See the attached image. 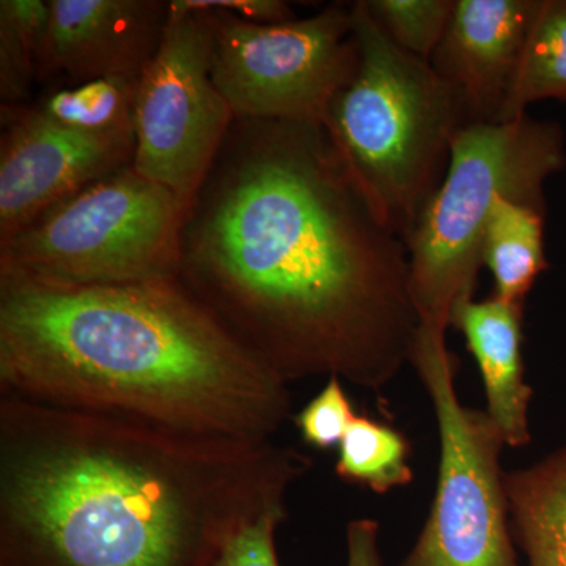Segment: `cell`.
I'll use <instances>...</instances> for the list:
<instances>
[{"label": "cell", "mask_w": 566, "mask_h": 566, "mask_svg": "<svg viewBox=\"0 0 566 566\" xmlns=\"http://www.w3.org/2000/svg\"><path fill=\"white\" fill-rule=\"evenodd\" d=\"M177 279L289 385L379 392L419 329L408 248L319 123L234 117L186 208Z\"/></svg>", "instance_id": "cell-1"}, {"label": "cell", "mask_w": 566, "mask_h": 566, "mask_svg": "<svg viewBox=\"0 0 566 566\" xmlns=\"http://www.w3.org/2000/svg\"><path fill=\"white\" fill-rule=\"evenodd\" d=\"M312 460L0 394V566H212Z\"/></svg>", "instance_id": "cell-2"}, {"label": "cell", "mask_w": 566, "mask_h": 566, "mask_svg": "<svg viewBox=\"0 0 566 566\" xmlns=\"http://www.w3.org/2000/svg\"><path fill=\"white\" fill-rule=\"evenodd\" d=\"M0 394L256 441L292 416L289 382L178 279L74 285L0 270Z\"/></svg>", "instance_id": "cell-3"}, {"label": "cell", "mask_w": 566, "mask_h": 566, "mask_svg": "<svg viewBox=\"0 0 566 566\" xmlns=\"http://www.w3.org/2000/svg\"><path fill=\"white\" fill-rule=\"evenodd\" d=\"M352 11L356 69L324 128L376 218L406 244L444 180L457 133L471 123L430 62L394 44L364 0Z\"/></svg>", "instance_id": "cell-4"}, {"label": "cell", "mask_w": 566, "mask_h": 566, "mask_svg": "<svg viewBox=\"0 0 566 566\" xmlns=\"http://www.w3.org/2000/svg\"><path fill=\"white\" fill-rule=\"evenodd\" d=\"M565 164L560 126L527 114L457 133L444 180L406 243L419 326L447 333L457 305L474 297L495 200L509 197L546 210L545 182Z\"/></svg>", "instance_id": "cell-5"}, {"label": "cell", "mask_w": 566, "mask_h": 566, "mask_svg": "<svg viewBox=\"0 0 566 566\" xmlns=\"http://www.w3.org/2000/svg\"><path fill=\"white\" fill-rule=\"evenodd\" d=\"M185 211L172 191L123 167L0 243V270L74 285L177 279Z\"/></svg>", "instance_id": "cell-6"}, {"label": "cell", "mask_w": 566, "mask_h": 566, "mask_svg": "<svg viewBox=\"0 0 566 566\" xmlns=\"http://www.w3.org/2000/svg\"><path fill=\"white\" fill-rule=\"evenodd\" d=\"M447 333L419 326L409 364L439 431V469L430 513L400 566H520L510 527L501 431L461 401L458 357Z\"/></svg>", "instance_id": "cell-7"}, {"label": "cell", "mask_w": 566, "mask_h": 566, "mask_svg": "<svg viewBox=\"0 0 566 566\" xmlns=\"http://www.w3.org/2000/svg\"><path fill=\"white\" fill-rule=\"evenodd\" d=\"M203 11H210L212 82L234 117L324 125L356 69L352 6L333 3L281 24Z\"/></svg>", "instance_id": "cell-8"}, {"label": "cell", "mask_w": 566, "mask_h": 566, "mask_svg": "<svg viewBox=\"0 0 566 566\" xmlns=\"http://www.w3.org/2000/svg\"><path fill=\"white\" fill-rule=\"evenodd\" d=\"M210 11L169 10L137 87L133 169L188 208L234 120L211 77Z\"/></svg>", "instance_id": "cell-9"}, {"label": "cell", "mask_w": 566, "mask_h": 566, "mask_svg": "<svg viewBox=\"0 0 566 566\" xmlns=\"http://www.w3.org/2000/svg\"><path fill=\"white\" fill-rule=\"evenodd\" d=\"M0 243L93 181L133 166L134 132H77L36 107L2 106Z\"/></svg>", "instance_id": "cell-10"}, {"label": "cell", "mask_w": 566, "mask_h": 566, "mask_svg": "<svg viewBox=\"0 0 566 566\" xmlns=\"http://www.w3.org/2000/svg\"><path fill=\"white\" fill-rule=\"evenodd\" d=\"M41 80L74 84L103 77L139 80L161 44L169 18L164 0H50Z\"/></svg>", "instance_id": "cell-11"}, {"label": "cell", "mask_w": 566, "mask_h": 566, "mask_svg": "<svg viewBox=\"0 0 566 566\" xmlns=\"http://www.w3.org/2000/svg\"><path fill=\"white\" fill-rule=\"evenodd\" d=\"M536 9L538 0H455L430 63L471 125L501 120Z\"/></svg>", "instance_id": "cell-12"}, {"label": "cell", "mask_w": 566, "mask_h": 566, "mask_svg": "<svg viewBox=\"0 0 566 566\" xmlns=\"http://www.w3.org/2000/svg\"><path fill=\"white\" fill-rule=\"evenodd\" d=\"M450 326L464 335L485 389V412L501 431L506 447L521 449L531 442L534 389L526 381L523 357L524 305L490 300L464 301L453 311Z\"/></svg>", "instance_id": "cell-13"}, {"label": "cell", "mask_w": 566, "mask_h": 566, "mask_svg": "<svg viewBox=\"0 0 566 566\" xmlns=\"http://www.w3.org/2000/svg\"><path fill=\"white\" fill-rule=\"evenodd\" d=\"M510 527L527 566H566V441L527 468L505 472Z\"/></svg>", "instance_id": "cell-14"}, {"label": "cell", "mask_w": 566, "mask_h": 566, "mask_svg": "<svg viewBox=\"0 0 566 566\" xmlns=\"http://www.w3.org/2000/svg\"><path fill=\"white\" fill-rule=\"evenodd\" d=\"M546 210L495 200L482 240V264L494 279V297L526 305L527 294L549 268L545 253Z\"/></svg>", "instance_id": "cell-15"}, {"label": "cell", "mask_w": 566, "mask_h": 566, "mask_svg": "<svg viewBox=\"0 0 566 566\" xmlns=\"http://www.w3.org/2000/svg\"><path fill=\"white\" fill-rule=\"evenodd\" d=\"M543 99L566 103V0H538L526 48L499 123Z\"/></svg>", "instance_id": "cell-16"}, {"label": "cell", "mask_w": 566, "mask_h": 566, "mask_svg": "<svg viewBox=\"0 0 566 566\" xmlns=\"http://www.w3.org/2000/svg\"><path fill=\"white\" fill-rule=\"evenodd\" d=\"M408 436L386 422L357 415L338 446L335 474L375 494L411 485L415 469Z\"/></svg>", "instance_id": "cell-17"}, {"label": "cell", "mask_w": 566, "mask_h": 566, "mask_svg": "<svg viewBox=\"0 0 566 566\" xmlns=\"http://www.w3.org/2000/svg\"><path fill=\"white\" fill-rule=\"evenodd\" d=\"M50 0H2L0 2V98L2 106L22 102L32 84L41 80Z\"/></svg>", "instance_id": "cell-18"}, {"label": "cell", "mask_w": 566, "mask_h": 566, "mask_svg": "<svg viewBox=\"0 0 566 566\" xmlns=\"http://www.w3.org/2000/svg\"><path fill=\"white\" fill-rule=\"evenodd\" d=\"M139 80L103 77L59 88L43 98L36 109L51 120L77 132H134V106Z\"/></svg>", "instance_id": "cell-19"}, {"label": "cell", "mask_w": 566, "mask_h": 566, "mask_svg": "<svg viewBox=\"0 0 566 566\" xmlns=\"http://www.w3.org/2000/svg\"><path fill=\"white\" fill-rule=\"evenodd\" d=\"M400 50L430 62L444 36L455 0H364Z\"/></svg>", "instance_id": "cell-20"}, {"label": "cell", "mask_w": 566, "mask_h": 566, "mask_svg": "<svg viewBox=\"0 0 566 566\" xmlns=\"http://www.w3.org/2000/svg\"><path fill=\"white\" fill-rule=\"evenodd\" d=\"M352 400L346 395L344 381L338 376L327 378L322 392L294 416L305 444L318 450H331L340 446L356 417Z\"/></svg>", "instance_id": "cell-21"}, {"label": "cell", "mask_w": 566, "mask_h": 566, "mask_svg": "<svg viewBox=\"0 0 566 566\" xmlns=\"http://www.w3.org/2000/svg\"><path fill=\"white\" fill-rule=\"evenodd\" d=\"M289 516V510L268 513L253 521L227 543L212 566H279L275 532Z\"/></svg>", "instance_id": "cell-22"}, {"label": "cell", "mask_w": 566, "mask_h": 566, "mask_svg": "<svg viewBox=\"0 0 566 566\" xmlns=\"http://www.w3.org/2000/svg\"><path fill=\"white\" fill-rule=\"evenodd\" d=\"M223 10L253 24H281L294 20L289 2L282 0H170L174 13L191 11Z\"/></svg>", "instance_id": "cell-23"}, {"label": "cell", "mask_w": 566, "mask_h": 566, "mask_svg": "<svg viewBox=\"0 0 566 566\" xmlns=\"http://www.w3.org/2000/svg\"><path fill=\"white\" fill-rule=\"evenodd\" d=\"M346 566H382L378 521L357 517L346 524Z\"/></svg>", "instance_id": "cell-24"}]
</instances>
